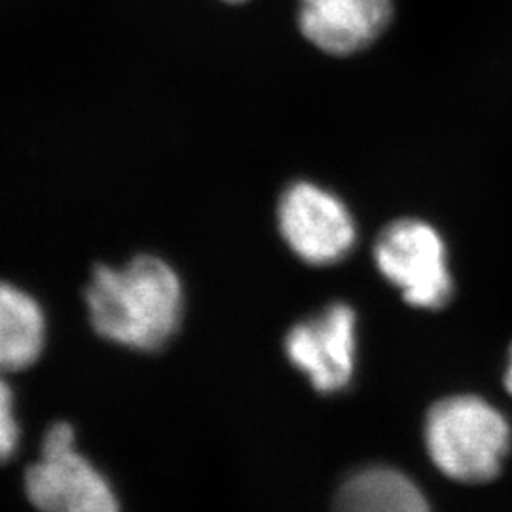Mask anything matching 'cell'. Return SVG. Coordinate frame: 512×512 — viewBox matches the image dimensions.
<instances>
[{"instance_id":"cell-4","label":"cell","mask_w":512,"mask_h":512,"mask_svg":"<svg viewBox=\"0 0 512 512\" xmlns=\"http://www.w3.org/2000/svg\"><path fill=\"white\" fill-rule=\"evenodd\" d=\"M25 494L40 512H120L107 476L78 452L73 425L63 421L48 429L27 469Z\"/></svg>"},{"instance_id":"cell-9","label":"cell","mask_w":512,"mask_h":512,"mask_svg":"<svg viewBox=\"0 0 512 512\" xmlns=\"http://www.w3.org/2000/svg\"><path fill=\"white\" fill-rule=\"evenodd\" d=\"M336 512H431L420 488L389 467H368L349 476L336 495Z\"/></svg>"},{"instance_id":"cell-6","label":"cell","mask_w":512,"mask_h":512,"mask_svg":"<svg viewBox=\"0 0 512 512\" xmlns=\"http://www.w3.org/2000/svg\"><path fill=\"white\" fill-rule=\"evenodd\" d=\"M285 353L319 393L346 389L357 368V313L334 302L298 321L285 336Z\"/></svg>"},{"instance_id":"cell-10","label":"cell","mask_w":512,"mask_h":512,"mask_svg":"<svg viewBox=\"0 0 512 512\" xmlns=\"http://www.w3.org/2000/svg\"><path fill=\"white\" fill-rule=\"evenodd\" d=\"M19 435L21 431L16 418V397L0 372V465L16 456Z\"/></svg>"},{"instance_id":"cell-2","label":"cell","mask_w":512,"mask_h":512,"mask_svg":"<svg viewBox=\"0 0 512 512\" xmlns=\"http://www.w3.org/2000/svg\"><path fill=\"white\" fill-rule=\"evenodd\" d=\"M511 440L507 418L475 395L446 397L425 418L429 456L444 475L459 482L480 484L499 475Z\"/></svg>"},{"instance_id":"cell-12","label":"cell","mask_w":512,"mask_h":512,"mask_svg":"<svg viewBox=\"0 0 512 512\" xmlns=\"http://www.w3.org/2000/svg\"><path fill=\"white\" fill-rule=\"evenodd\" d=\"M224 2H232V4H241V2H245V0H224Z\"/></svg>"},{"instance_id":"cell-3","label":"cell","mask_w":512,"mask_h":512,"mask_svg":"<svg viewBox=\"0 0 512 512\" xmlns=\"http://www.w3.org/2000/svg\"><path fill=\"white\" fill-rule=\"evenodd\" d=\"M374 262L404 302L418 310H442L454 296L446 241L421 219L387 224L374 243Z\"/></svg>"},{"instance_id":"cell-7","label":"cell","mask_w":512,"mask_h":512,"mask_svg":"<svg viewBox=\"0 0 512 512\" xmlns=\"http://www.w3.org/2000/svg\"><path fill=\"white\" fill-rule=\"evenodd\" d=\"M393 0H298V27L317 50L349 57L368 50L389 29Z\"/></svg>"},{"instance_id":"cell-8","label":"cell","mask_w":512,"mask_h":512,"mask_svg":"<svg viewBox=\"0 0 512 512\" xmlns=\"http://www.w3.org/2000/svg\"><path fill=\"white\" fill-rule=\"evenodd\" d=\"M46 346V317L37 300L0 281V372L35 365Z\"/></svg>"},{"instance_id":"cell-5","label":"cell","mask_w":512,"mask_h":512,"mask_svg":"<svg viewBox=\"0 0 512 512\" xmlns=\"http://www.w3.org/2000/svg\"><path fill=\"white\" fill-rule=\"evenodd\" d=\"M277 226L289 249L310 266L338 264L357 243V224L348 205L310 181L285 188L277 203Z\"/></svg>"},{"instance_id":"cell-1","label":"cell","mask_w":512,"mask_h":512,"mask_svg":"<svg viewBox=\"0 0 512 512\" xmlns=\"http://www.w3.org/2000/svg\"><path fill=\"white\" fill-rule=\"evenodd\" d=\"M93 330L122 348L158 351L181 329L183 281L162 258L139 255L126 266H97L86 289Z\"/></svg>"},{"instance_id":"cell-11","label":"cell","mask_w":512,"mask_h":512,"mask_svg":"<svg viewBox=\"0 0 512 512\" xmlns=\"http://www.w3.org/2000/svg\"><path fill=\"white\" fill-rule=\"evenodd\" d=\"M505 387L512 395V348L509 351V363H507V370H505Z\"/></svg>"}]
</instances>
